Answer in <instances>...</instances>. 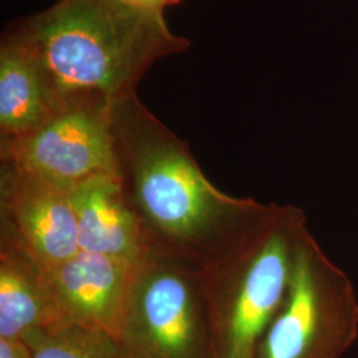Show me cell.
Returning <instances> with one entry per match:
<instances>
[{
    "mask_svg": "<svg viewBox=\"0 0 358 358\" xmlns=\"http://www.w3.org/2000/svg\"><path fill=\"white\" fill-rule=\"evenodd\" d=\"M117 178L148 252L203 267L222 254L264 203L222 192L186 142L136 96L112 108Z\"/></svg>",
    "mask_w": 358,
    "mask_h": 358,
    "instance_id": "obj_1",
    "label": "cell"
},
{
    "mask_svg": "<svg viewBox=\"0 0 358 358\" xmlns=\"http://www.w3.org/2000/svg\"><path fill=\"white\" fill-rule=\"evenodd\" d=\"M20 38L38 59L55 109L129 99L149 65L187 45L161 11L120 0H60Z\"/></svg>",
    "mask_w": 358,
    "mask_h": 358,
    "instance_id": "obj_2",
    "label": "cell"
},
{
    "mask_svg": "<svg viewBox=\"0 0 358 358\" xmlns=\"http://www.w3.org/2000/svg\"><path fill=\"white\" fill-rule=\"evenodd\" d=\"M308 232L301 208L264 203L236 239L201 267L213 358H257L287 294L297 247Z\"/></svg>",
    "mask_w": 358,
    "mask_h": 358,
    "instance_id": "obj_3",
    "label": "cell"
},
{
    "mask_svg": "<svg viewBox=\"0 0 358 358\" xmlns=\"http://www.w3.org/2000/svg\"><path fill=\"white\" fill-rule=\"evenodd\" d=\"M118 341L129 358H213L201 267L148 252L134 269Z\"/></svg>",
    "mask_w": 358,
    "mask_h": 358,
    "instance_id": "obj_4",
    "label": "cell"
},
{
    "mask_svg": "<svg viewBox=\"0 0 358 358\" xmlns=\"http://www.w3.org/2000/svg\"><path fill=\"white\" fill-rule=\"evenodd\" d=\"M357 338L355 285L309 231L297 247L287 294L257 358H341Z\"/></svg>",
    "mask_w": 358,
    "mask_h": 358,
    "instance_id": "obj_5",
    "label": "cell"
},
{
    "mask_svg": "<svg viewBox=\"0 0 358 358\" xmlns=\"http://www.w3.org/2000/svg\"><path fill=\"white\" fill-rule=\"evenodd\" d=\"M112 108L81 101L56 109L29 134L1 141V165L66 189L117 176Z\"/></svg>",
    "mask_w": 358,
    "mask_h": 358,
    "instance_id": "obj_6",
    "label": "cell"
},
{
    "mask_svg": "<svg viewBox=\"0 0 358 358\" xmlns=\"http://www.w3.org/2000/svg\"><path fill=\"white\" fill-rule=\"evenodd\" d=\"M0 236L23 247L47 271L80 251L71 189L1 165Z\"/></svg>",
    "mask_w": 358,
    "mask_h": 358,
    "instance_id": "obj_7",
    "label": "cell"
},
{
    "mask_svg": "<svg viewBox=\"0 0 358 358\" xmlns=\"http://www.w3.org/2000/svg\"><path fill=\"white\" fill-rule=\"evenodd\" d=\"M137 264L78 251L47 271L62 322L100 329L118 338Z\"/></svg>",
    "mask_w": 358,
    "mask_h": 358,
    "instance_id": "obj_8",
    "label": "cell"
},
{
    "mask_svg": "<svg viewBox=\"0 0 358 358\" xmlns=\"http://www.w3.org/2000/svg\"><path fill=\"white\" fill-rule=\"evenodd\" d=\"M80 251L137 264L148 254L137 219L117 176L92 179L71 189Z\"/></svg>",
    "mask_w": 358,
    "mask_h": 358,
    "instance_id": "obj_9",
    "label": "cell"
},
{
    "mask_svg": "<svg viewBox=\"0 0 358 358\" xmlns=\"http://www.w3.org/2000/svg\"><path fill=\"white\" fill-rule=\"evenodd\" d=\"M60 324L47 269L23 247L0 236V338L22 340Z\"/></svg>",
    "mask_w": 358,
    "mask_h": 358,
    "instance_id": "obj_10",
    "label": "cell"
},
{
    "mask_svg": "<svg viewBox=\"0 0 358 358\" xmlns=\"http://www.w3.org/2000/svg\"><path fill=\"white\" fill-rule=\"evenodd\" d=\"M38 59L22 38L1 47L0 131L1 141L22 138L55 112Z\"/></svg>",
    "mask_w": 358,
    "mask_h": 358,
    "instance_id": "obj_11",
    "label": "cell"
},
{
    "mask_svg": "<svg viewBox=\"0 0 358 358\" xmlns=\"http://www.w3.org/2000/svg\"><path fill=\"white\" fill-rule=\"evenodd\" d=\"M34 358H129L110 333L77 324H60L22 338Z\"/></svg>",
    "mask_w": 358,
    "mask_h": 358,
    "instance_id": "obj_12",
    "label": "cell"
},
{
    "mask_svg": "<svg viewBox=\"0 0 358 358\" xmlns=\"http://www.w3.org/2000/svg\"><path fill=\"white\" fill-rule=\"evenodd\" d=\"M0 358H34L22 340L0 338Z\"/></svg>",
    "mask_w": 358,
    "mask_h": 358,
    "instance_id": "obj_13",
    "label": "cell"
},
{
    "mask_svg": "<svg viewBox=\"0 0 358 358\" xmlns=\"http://www.w3.org/2000/svg\"><path fill=\"white\" fill-rule=\"evenodd\" d=\"M122 3H127L134 7H140V8H146V10H152V11H161L170 6L177 3L178 0H120Z\"/></svg>",
    "mask_w": 358,
    "mask_h": 358,
    "instance_id": "obj_14",
    "label": "cell"
}]
</instances>
